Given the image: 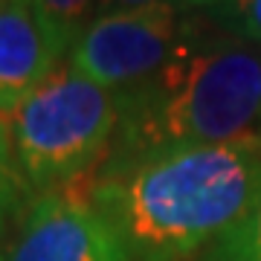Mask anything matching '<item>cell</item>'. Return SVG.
Here are the masks:
<instances>
[{
    "label": "cell",
    "mask_w": 261,
    "mask_h": 261,
    "mask_svg": "<svg viewBox=\"0 0 261 261\" xmlns=\"http://www.w3.org/2000/svg\"><path fill=\"white\" fill-rule=\"evenodd\" d=\"M6 3H12V0H0V9H3V6H6Z\"/></svg>",
    "instance_id": "obj_13"
},
{
    "label": "cell",
    "mask_w": 261,
    "mask_h": 261,
    "mask_svg": "<svg viewBox=\"0 0 261 261\" xmlns=\"http://www.w3.org/2000/svg\"><path fill=\"white\" fill-rule=\"evenodd\" d=\"M27 197H29V186L18 166L9 122H6V116H0V235L6 232L9 221L20 212Z\"/></svg>",
    "instance_id": "obj_8"
},
{
    "label": "cell",
    "mask_w": 261,
    "mask_h": 261,
    "mask_svg": "<svg viewBox=\"0 0 261 261\" xmlns=\"http://www.w3.org/2000/svg\"><path fill=\"white\" fill-rule=\"evenodd\" d=\"M61 35L75 44L79 35L99 18V0H29Z\"/></svg>",
    "instance_id": "obj_9"
},
{
    "label": "cell",
    "mask_w": 261,
    "mask_h": 261,
    "mask_svg": "<svg viewBox=\"0 0 261 261\" xmlns=\"http://www.w3.org/2000/svg\"><path fill=\"white\" fill-rule=\"evenodd\" d=\"M197 261H261V197L229 232L200 252Z\"/></svg>",
    "instance_id": "obj_7"
},
{
    "label": "cell",
    "mask_w": 261,
    "mask_h": 261,
    "mask_svg": "<svg viewBox=\"0 0 261 261\" xmlns=\"http://www.w3.org/2000/svg\"><path fill=\"white\" fill-rule=\"evenodd\" d=\"M215 3H224V0H180V6H215Z\"/></svg>",
    "instance_id": "obj_12"
},
{
    "label": "cell",
    "mask_w": 261,
    "mask_h": 261,
    "mask_svg": "<svg viewBox=\"0 0 261 261\" xmlns=\"http://www.w3.org/2000/svg\"><path fill=\"white\" fill-rule=\"evenodd\" d=\"M261 134V47L224 20H183V35L148 84L119 93L108 160L171 145H215Z\"/></svg>",
    "instance_id": "obj_2"
},
{
    "label": "cell",
    "mask_w": 261,
    "mask_h": 261,
    "mask_svg": "<svg viewBox=\"0 0 261 261\" xmlns=\"http://www.w3.org/2000/svg\"><path fill=\"white\" fill-rule=\"evenodd\" d=\"M215 12L232 32L261 44V0H224L221 6H215Z\"/></svg>",
    "instance_id": "obj_10"
},
{
    "label": "cell",
    "mask_w": 261,
    "mask_h": 261,
    "mask_svg": "<svg viewBox=\"0 0 261 261\" xmlns=\"http://www.w3.org/2000/svg\"><path fill=\"white\" fill-rule=\"evenodd\" d=\"M6 261H130V252L82 177L29 200Z\"/></svg>",
    "instance_id": "obj_5"
},
{
    "label": "cell",
    "mask_w": 261,
    "mask_h": 261,
    "mask_svg": "<svg viewBox=\"0 0 261 261\" xmlns=\"http://www.w3.org/2000/svg\"><path fill=\"white\" fill-rule=\"evenodd\" d=\"M160 3H174V6H180V0H99V15L145 9V6H160Z\"/></svg>",
    "instance_id": "obj_11"
},
{
    "label": "cell",
    "mask_w": 261,
    "mask_h": 261,
    "mask_svg": "<svg viewBox=\"0 0 261 261\" xmlns=\"http://www.w3.org/2000/svg\"><path fill=\"white\" fill-rule=\"evenodd\" d=\"M73 44L29 0L0 9V116H12L35 87L56 73Z\"/></svg>",
    "instance_id": "obj_6"
},
{
    "label": "cell",
    "mask_w": 261,
    "mask_h": 261,
    "mask_svg": "<svg viewBox=\"0 0 261 261\" xmlns=\"http://www.w3.org/2000/svg\"><path fill=\"white\" fill-rule=\"evenodd\" d=\"M9 130L29 192H56L108 160L119 134V96L58 67L9 116Z\"/></svg>",
    "instance_id": "obj_3"
},
{
    "label": "cell",
    "mask_w": 261,
    "mask_h": 261,
    "mask_svg": "<svg viewBox=\"0 0 261 261\" xmlns=\"http://www.w3.org/2000/svg\"><path fill=\"white\" fill-rule=\"evenodd\" d=\"M0 261H3V255H0Z\"/></svg>",
    "instance_id": "obj_14"
},
{
    "label": "cell",
    "mask_w": 261,
    "mask_h": 261,
    "mask_svg": "<svg viewBox=\"0 0 261 261\" xmlns=\"http://www.w3.org/2000/svg\"><path fill=\"white\" fill-rule=\"evenodd\" d=\"M87 186L119 229L130 261H189L261 197V134L105 160L87 174Z\"/></svg>",
    "instance_id": "obj_1"
},
{
    "label": "cell",
    "mask_w": 261,
    "mask_h": 261,
    "mask_svg": "<svg viewBox=\"0 0 261 261\" xmlns=\"http://www.w3.org/2000/svg\"><path fill=\"white\" fill-rule=\"evenodd\" d=\"M183 35L174 3L111 12L84 29L70 49V67L113 93H130L166 67Z\"/></svg>",
    "instance_id": "obj_4"
}]
</instances>
